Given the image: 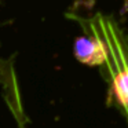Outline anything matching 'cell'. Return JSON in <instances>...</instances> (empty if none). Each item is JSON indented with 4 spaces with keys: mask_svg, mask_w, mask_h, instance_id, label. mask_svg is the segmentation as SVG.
Segmentation results:
<instances>
[{
    "mask_svg": "<svg viewBox=\"0 0 128 128\" xmlns=\"http://www.w3.org/2000/svg\"><path fill=\"white\" fill-rule=\"evenodd\" d=\"M84 30L99 37L105 47L100 73L109 86V100L120 110L128 124V39L112 18L96 14L80 21Z\"/></svg>",
    "mask_w": 128,
    "mask_h": 128,
    "instance_id": "cell-1",
    "label": "cell"
},
{
    "mask_svg": "<svg viewBox=\"0 0 128 128\" xmlns=\"http://www.w3.org/2000/svg\"><path fill=\"white\" fill-rule=\"evenodd\" d=\"M0 94L18 128L29 127V117L24 106L21 86L11 59L0 56Z\"/></svg>",
    "mask_w": 128,
    "mask_h": 128,
    "instance_id": "cell-2",
    "label": "cell"
},
{
    "mask_svg": "<svg viewBox=\"0 0 128 128\" xmlns=\"http://www.w3.org/2000/svg\"><path fill=\"white\" fill-rule=\"evenodd\" d=\"M73 51L77 61L88 66H100L105 61V47L102 42L88 30H86L84 36L76 39Z\"/></svg>",
    "mask_w": 128,
    "mask_h": 128,
    "instance_id": "cell-3",
    "label": "cell"
}]
</instances>
